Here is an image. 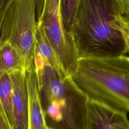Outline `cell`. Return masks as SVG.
<instances>
[{
    "mask_svg": "<svg viewBox=\"0 0 129 129\" xmlns=\"http://www.w3.org/2000/svg\"><path fill=\"white\" fill-rule=\"evenodd\" d=\"M48 129H52V128H49V127H48Z\"/></svg>",
    "mask_w": 129,
    "mask_h": 129,
    "instance_id": "16",
    "label": "cell"
},
{
    "mask_svg": "<svg viewBox=\"0 0 129 129\" xmlns=\"http://www.w3.org/2000/svg\"><path fill=\"white\" fill-rule=\"evenodd\" d=\"M36 19L41 22L64 73L71 76L76 71L79 57L71 35L63 26L59 0H38Z\"/></svg>",
    "mask_w": 129,
    "mask_h": 129,
    "instance_id": "5",
    "label": "cell"
},
{
    "mask_svg": "<svg viewBox=\"0 0 129 129\" xmlns=\"http://www.w3.org/2000/svg\"><path fill=\"white\" fill-rule=\"evenodd\" d=\"M80 0H59L61 19L65 30L70 34V28Z\"/></svg>",
    "mask_w": 129,
    "mask_h": 129,
    "instance_id": "12",
    "label": "cell"
},
{
    "mask_svg": "<svg viewBox=\"0 0 129 129\" xmlns=\"http://www.w3.org/2000/svg\"><path fill=\"white\" fill-rule=\"evenodd\" d=\"M0 129H11L7 121L0 102Z\"/></svg>",
    "mask_w": 129,
    "mask_h": 129,
    "instance_id": "15",
    "label": "cell"
},
{
    "mask_svg": "<svg viewBox=\"0 0 129 129\" xmlns=\"http://www.w3.org/2000/svg\"><path fill=\"white\" fill-rule=\"evenodd\" d=\"M79 58L127 55L129 19L115 0H80L70 28Z\"/></svg>",
    "mask_w": 129,
    "mask_h": 129,
    "instance_id": "1",
    "label": "cell"
},
{
    "mask_svg": "<svg viewBox=\"0 0 129 129\" xmlns=\"http://www.w3.org/2000/svg\"><path fill=\"white\" fill-rule=\"evenodd\" d=\"M121 15L129 19V0H115Z\"/></svg>",
    "mask_w": 129,
    "mask_h": 129,
    "instance_id": "13",
    "label": "cell"
},
{
    "mask_svg": "<svg viewBox=\"0 0 129 129\" xmlns=\"http://www.w3.org/2000/svg\"><path fill=\"white\" fill-rule=\"evenodd\" d=\"M24 72L28 94L27 129H48L39 98L34 63Z\"/></svg>",
    "mask_w": 129,
    "mask_h": 129,
    "instance_id": "7",
    "label": "cell"
},
{
    "mask_svg": "<svg viewBox=\"0 0 129 129\" xmlns=\"http://www.w3.org/2000/svg\"><path fill=\"white\" fill-rule=\"evenodd\" d=\"M12 0H0V30L6 11Z\"/></svg>",
    "mask_w": 129,
    "mask_h": 129,
    "instance_id": "14",
    "label": "cell"
},
{
    "mask_svg": "<svg viewBox=\"0 0 129 129\" xmlns=\"http://www.w3.org/2000/svg\"><path fill=\"white\" fill-rule=\"evenodd\" d=\"M34 64L39 98L48 127L88 129V99L71 77L61 79L36 49Z\"/></svg>",
    "mask_w": 129,
    "mask_h": 129,
    "instance_id": "2",
    "label": "cell"
},
{
    "mask_svg": "<svg viewBox=\"0 0 129 129\" xmlns=\"http://www.w3.org/2000/svg\"><path fill=\"white\" fill-rule=\"evenodd\" d=\"M13 88V129H27L28 94L23 71L9 74Z\"/></svg>",
    "mask_w": 129,
    "mask_h": 129,
    "instance_id": "8",
    "label": "cell"
},
{
    "mask_svg": "<svg viewBox=\"0 0 129 129\" xmlns=\"http://www.w3.org/2000/svg\"><path fill=\"white\" fill-rule=\"evenodd\" d=\"M88 129H129L127 113L88 100Z\"/></svg>",
    "mask_w": 129,
    "mask_h": 129,
    "instance_id": "6",
    "label": "cell"
},
{
    "mask_svg": "<svg viewBox=\"0 0 129 129\" xmlns=\"http://www.w3.org/2000/svg\"><path fill=\"white\" fill-rule=\"evenodd\" d=\"M70 77L88 100L128 114V55L79 58Z\"/></svg>",
    "mask_w": 129,
    "mask_h": 129,
    "instance_id": "3",
    "label": "cell"
},
{
    "mask_svg": "<svg viewBox=\"0 0 129 129\" xmlns=\"http://www.w3.org/2000/svg\"><path fill=\"white\" fill-rule=\"evenodd\" d=\"M23 71L21 57L8 41L0 42V75Z\"/></svg>",
    "mask_w": 129,
    "mask_h": 129,
    "instance_id": "10",
    "label": "cell"
},
{
    "mask_svg": "<svg viewBox=\"0 0 129 129\" xmlns=\"http://www.w3.org/2000/svg\"><path fill=\"white\" fill-rule=\"evenodd\" d=\"M0 102L7 121L11 129L13 128V88L9 74L0 75Z\"/></svg>",
    "mask_w": 129,
    "mask_h": 129,
    "instance_id": "11",
    "label": "cell"
},
{
    "mask_svg": "<svg viewBox=\"0 0 129 129\" xmlns=\"http://www.w3.org/2000/svg\"><path fill=\"white\" fill-rule=\"evenodd\" d=\"M35 48L43 59L53 68L61 79L63 80L68 76L64 73L56 54L46 37L41 22L37 19L35 34Z\"/></svg>",
    "mask_w": 129,
    "mask_h": 129,
    "instance_id": "9",
    "label": "cell"
},
{
    "mask_svg": "<svg viewBox=\"0 0 129 129\" xmlns=\"http://www.w3.org/2000/svg\"><path fill=\"white\" fill-rule=\"evenodd\" d=\"M38 0H12L4 15L0 42L8 41L18 52L23 71L34 63Z\"/></svg>",
    "mask_w": 129,
    "mask_h": 129,
    "instance_id": "4",
    "label": "cell"
}]
</instances>
